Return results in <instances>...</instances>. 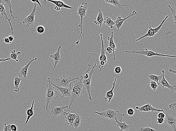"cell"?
<instances>
[{
	"instance_id": "obj_23",
	"label": "cell",
	"mask_w": 176,
	"mask_h": 131,
	"mask_svg": "<svg viewBox=\"0 0 176 131\" xmlns=\"http://www.w3.org/2000/svg\"><path fill=\"white\" fill-rule=\"evenodd\" d=\"M107 40L109 41V46L113 50V60H116V58L115 56V51L117 50V46L114 41L113 39V31L111 32V37H108L107 38Z\"/></svg>"
},
{
	"instance_id": "obj_26",
	"label": "cell",
	"mask_w": 176,
	"mask_h": 131,
	"mask_svg": "<svg viewBox=\"0 0 176 131\" xmlns=\"http://www.w3.org/2000/svg\"><path fill=\"white\" fill-rule=\"evenodd\" d=\"M34 102H35V101H34V100H33L31 107L27 110L26 112L27 118L26 121H25L26 124H27L28 122H29V120L34 115Z\"/></svg>"
},
{
	"instance_id": "obj_28",
	"label": "cell",
	"mask_w": 176,
	"mask_h": 131,
	"mask_svg": "<svg viewBox=\"0 0 176 131\" xmlns=\"http://www.w3.org/2000/svg\"><path fill=\"white\" fill-rule=\"evenodd\" d=\"M47 1L51 2V3L55 4L56 6L59 7L60 8H64L68 9H73V7L67 5L65 4V3L62 1H50V0H48Z\"/></svg>"
},
{
	"instance_id": "obj_24",
	"label": "cell",
	"mask_w": 176,
	"mask_h": 131,
	"mask_svg": "<svg viewBox=\"0 0 176 131\" xmlns=\"http://www.w3.org/2000/svg\"><path fill=\"white\" fill-rule=\"evenodd\" d=\"M0 13H1V15L2 16H5L6 19L8 20V23L9 24L10 26L11 27V35H13V26L12 25L11 23V20L8 18L7 16V13H6L5 10V8L3 3H0Z\"/></svg>"
},
{
	"instance_id": "obj_9",
	"label": "cell",
	"mask_w": 176,
	"mask_h": 131,
	"mask_svg": "<svg viewBox=\"0 0 176 131\" xmlns=\"http://www.w3.org/2000/svg\"><path fill=\"white\" fill-rule=\"evenodd\" d=\"M165 115L164 122L167 126L171 127L174 131L176 130V112L173 113H169L164 112Z\"/></svg>"
},
{
	"instance_id": "obj_11",
	"label": "cell",
	"mask_w": 176,
	"mask_h": 131,
	"mask_svg": "<svg viewBox=\"0 0 176 131\" xmlns=\"http://www.w3.org/2000/svg\"><path fill=\"white\" fill-rule=\"evenodd\" d=\"M68 108V106H52L50 115L53 118H56L61 115H65L66 113L64 110Z\"/></svg>"
},
{
	"instance_id": "obj_18",
	"label": "cell",
	"mask_w": 176,
	"mask_h": 131,
	"mask_svg": "<svg viewBox=\"0 0 176 131\" xmlns=\"http://www.w3.org/2000/svg\"><path fill=\"white\" fill-rule=\"evenodd\" d=\"M78 113H79V112H77L76 113H72L69 112L66 113L65 115V117L67 124L73 127L74 119Z\"/></svg>"
},
{
	"instance_id": "obj_37",
	"label": "cell",
	"mask_w": 176,
	"mask_h": 131,
	"mask_svg": "<svg viewBox=\"0 0 176 131\" xmlns=\"http://www.w3.org/2000/svg\"><path fill=\"white\" fill-rule=\"evenodd\" d=\"M122 70L120 66H117L115 68L114 72L115 74H120L121 73Z\"/></svg>"
},
{
	"instance_id": "obj_4",
	"label": "cell",
	"mask_w": 176,
	"mask_h": 131,
	"mask_svg": "<svg viewBox=\"0 0 176 131\" xmlns=\"http://www.w3.org/2000/svg\"><path fill=\"white\" fill-rule=\"evenodd\" d=\"M88 7V5L87 3L83 2L79 6V7L77 8L78 12H77V15H79L80 18V24L78 25V26L80 29V33L78 40L76 42V45L77 46H78L79 45L80 38H81L82 34L83 33L82 24L83 19H84V17L86 16Z\"/></svg>"
},
{
	"instance_id": "obj_44",
	"label": "cell",
	"mask_w": 176,
	"mask_h": 131,
	"mask_svg": "<svg viewBox=\"0 0 176 131\" xmlns=\"http://www.w3.org/2000/svg\"><path fill=\"white\" fill-rule=\"evenodd\" d=\"M176 103H172L170 104L169 106V108L171 109H174L176 108Z\"/></svg>"
},
{
	"instance_id": "obj_42",
	"label": "cell",
	"mask_w": 176,
	"mask_h": 131,
	"mask_svg": "<svg viewBox=\"0 0 176 131\" xmlns=\"http://www.w3.org/2000/svg\"><path fill=\"white\" fill-rule=\"evenodd\" d=\"M165 119L157 118V123L159 124H162L164 122Z\"/></svg>"
},
{
	"instance_id": "obj_49",
	"label": "cell",
	"mask_w": 176,
	"mask_h": 131,
	"mask_svg": "<svg viewBox=\"0 0 176 131\" xmlns=\"http://www.w3.org/2000/svg\"><path fill=\"white\" fill-rule=\"evenodd\" d=\"M11 59L9 57L5 59H1L0 58V63L3 62H5V61H8L10 60Z\"/></svg>"
},
{
	"instance_id": "obj_27",
	"label": "cell",
	"mask_w": 176,
	"mask_h": 131,
	"mask_svg": "<svg viewBox=\"0 0 176 131\" xmlns=\"http://www.w3.org/2000/svg\"><path fill=\"white\" fill-rule=\"evenodd\" d=\"M117 123V126L120 128L119 131H127L130 129L131 126L127 124L125 122H122V121H119L115 120Z\"/></svg>"
},
{
	"instance_id": "obj_30",
	"label": "cell",
	"mask_w": 176,
	"mask_h": 131,
	"mask_svg": "<svg viewBox=\"0 0 176 131\" xmlns=\"http://www.w3.org/2000/svg\"><path fill=\"white\" fill-rule=\"evenodd\" d=\"M22 79L20 77L16 76L14 78V91L15 92H18L20 91L19 86Z\"/></svg>"
},
{
	"instance_id": "obj_20",
	"label": "cell",
	"mask_w": 176,
	"mask_h": 131,
	"mask_svg": "<svg viewBox=\"0 0 176 131\" xmlns=\"http://www.w3.org/2000/svg\"><path fill=\"white\" fill-rule=\"evenodd\" d=\"M100 38H101V53L99 56L100 61H103L106 63L107 62V57L106 56V51L105 49L104 42L102 38V34L101 33L100 34Z\"/></svg>"
},
{
	"instance_id": "obj_40",
	"label": "cell",
	"mask_w": 176,
	"mask_h": 131,
	"mask_svg": "<svg viewBox=\"0 0 176 131\" xmlns=\"http://www.w3.org/2000/svg\"><path fill=\"white\" fill-rule=\"evenodd\" d=\"M165 112V111H164ZM164 112H160L158 113V114L157 115V117L158 118H161L165 119V115Z\"/></svg>"
},
{
	"instance_id": "obj_47",
	"label": "cell",
	"mask_w": 176,
	"mask_h": 131,
	"mask_svg": "<svg viewBox=\"0 0 176 131\" xmlns=\"http://www.w3.org/2000/svg\"><path fill=\"white\" fill-rule=\"evenodd\" d=\"M31 1L33 3H36V4H38L40 7H41V3H40V1H38V0H36V1H32V0H31Z\"/></svg>"
},
{
	"instance_id": "obj_38",
	"label": "cell",
	"mask_w": 176,
	"mask_h": 131,
	"mask_svg": "<svg viewBox=\"0 0 176 131\" xmlns=\"http://www.w3.org/2000/svg\"><path fill=\"white\" fill-rule=\"evenodd\" d=\"M139 131H156L155 129H152L150 127H145L140 128Z\"/></svg>"
},
{
	"instance_id": "obj_39",
	"label": "cell",
	"mask_w": 176,
	"mask_h": 131,
	"mask_svg": "<svg viewBox=\"0 0 176 131\" xmlns=\"http://www.w3.org/2000/svg\"><path fill=\"white\" fill-rule=\"evenodd\" d=\"M127 114L129 116H133L134 114V111L132 108H129L128 109L127 111Z\"/></svg>"
},
{
	"instance_id": "obj_6",
	"label": "cell",
	"mask_w": 176,
	"mask_h": 131,
	"mask_svg": "<svg viewBox=\"0 0 176 131\" xmlns=\"http://www.w3.org/2000/svg\"><path fill=\"white\" fill-rule=\"evenodd\" d=\"M96 66V63H95L93 67L91 70H90V72H89V78L86 79H83L82 80V83L84 86L85 87L86 90L88 93V98L90 101L92 100V98L91 96V93H90V90H91V83L92 79V76L93 75L94 72V69L95 67Z\"/></svg>"
},
{
	"instance_id": "obj_46",
	"label": "cell",
	"mask_w": 176,
	"mask_h": 131,
	"mask_svg": "<svg viewBox=\"0 0 176 131\" xmlns=\"http://www.w3.org/2000/svg\"><path fill=\"white\" fill-rule=\"evenodd\" d=\"M106 51L109 54H111L113 53V50H112V49L111 47H110L109 46L107 48Z\"/></svg>"
},
{
	"instance_id": "obj_22",
	"label": "cell",
	"mask_w": 176,
	"mask_h": 131,
	"mask_svg": "<svg viewBox=\"0 0 176 131\" xmlns=\"http://www.w3.org/2000/svg\"><path fill=\"white\" fill-rule=\"evenodd\" d=\"M98 14L95 20L94 23L96 25H99L100 27H102V24L104 21L105 19L103 17V13L100 9H98Z\"/></svg>"
},
{
	"instance_id": "obj_15",
	"label": "cell",
	"mask_w": 176,
	"mask_h": 131,
	"mask_svg": "<svg viewBox=\"0 0 176 131\" xmlns=\"http://www.w3.org/2000/svg\"><path fill=\"white\" fill-rule=\"evenodd\" d=\"M50 82H51L52 85L56 89L60 92L62 94V96L60 99H62V98L65 97H71V95L70 94L71 87L70 86H69V87L68 88L61 87H58L57 85H55V84L52 83L51 80H50Z\"/></svg>"
},
{
	"instance_id": "obj_31",
	"label": "cell",
	"mask_w": 176,
	"mask_h": 131,
	"mask_svg": "<svg viewBox=\"0 0 176 131\" xmlns=\"http://www.w3.org/2000/svg\"><path fill=\"white\" fill-rule=\"evenodd\" d=\"M106 24V27L108 28L109 27L111 29H113V26L115 25L114 21L112 20V18L109 17H107L105 19L104 23Z\"/></svg>"
},
{
	"instance_id": "obj_8",
	"label": "cell",
	"mask_w": 176,
	"mask_h": 131,
	"mask_svg": "<svg viewBox=\"0 0 176 131\" xmlns=\"http://www.w3.org/2000/svg\"><path fill=\"white\" fill-rule=\"evenodd\" d=\"M76 78H72L66 75H63L60 78L55 79L57 86L65 88L69 87L71 83L75 80Z\"/></svg>"
},
{
	"instance_id": "obj_2",
	"label": "cell",
	"mask_w": 176,
	"mask_h": 131,
	"mask_svg": "<svg viewBox=\"0 0 176 131\" xmlns=\"http://www.w3.org/2000/svg\"><path fill=\"white\" fill-rule=\"evenodd\" d=\"M94 113L101 117H105L112 121H122L125 116V115L121 113L119 111L109 108L102 112L94 111Z\"/></svg>"
},
{
	"instance_id": "obj_48",
	"label": "cell",
	"mask_w": 176,
	"mask_h": 131,
	"mask_svg": "<svg viewBox=\"0 0 176 131\" xmlns=\"http://www.w3.org/2000/svg\"><path fill=\"white\" fill-rule=\"evenodd\" d=\"M3 131H9V130H8V127H7V123H4V125H3Z\"/></svg>"
},
{
	"instance_id": "obj_10",
	"label": "cell",
	"mask_w": 176,
	"mask_h": 131,
	"mask_svg": "<svg viewBox=\"0 0 176 131\" xmlns=\"http://www.w3.org/2000/svg\"><path fill=\"white\" fill-rule=\"evenodd\" d=\"M34 6L32 12L29 16L23 20V24H26L25 27L28 28L29 26L34 27L35 21V12L37 8L36 3H34Z\"/></svg>"
},
{
	"instance_id": "obj_32",
	"label": "cell",
	"mask_w": 176,
	"mask_h": 131,
	"mask_svg": "<svg viewBox=\"0 0 176 131\" xmlns=\"http://www.w3.org/2000/svg\"><path fill=\"white\" fill-rule=\"evenodd\" d=\"M21 52L20 51H18V52H16L15 50H13L11 51L10 55L9 58L12 60H13L16 62H19V60L18 59V56L21 55Z\"/></svg>"
},
{
	"instance_id": "obj_14",
	"label": "cell",
	"mask_w": 176,
	"mask_h": 131,
	"mask_svg": "<svg viewBox=\"0 0 176 131\" xmlns=\"http://www.w3.org/2000/svg\"><path fill=\"white\" fill-rule=\"evenodd\" d=\"M162 72L163 75L162 78V80L160 81L159 83V85H160L163 88H167V89H169L172 92H176V86L175 85L173 86L170 85V84H169V83L166 80L165 78V71L164 70H162Z\"/></svg>"
},
{
	"instance_id": "obj_19",
	"label": "cell",
	"mask_w": 176,
	"mask_h": 131,
	"mask_svg": "<svg viewBox=\"0 0 176 131\" xmlns=\"http://www.w3.org/2000/svg\"><path fill=\"white\" fill-rule=\"evenodd\" d=\"M105 2L106 3L115 6V7L120 8V9L123 10H124V8H123L124 7H131V8H133L132 6L129 5L122 4L118 0H116V1H115V0H108H108H106V1H105Z\"/></svg>"
},
{
	"instance_id": "obj_5",
	"label": "cell",
	"mask_w": 176,
	"mask_h": 131,
	"mask_svg": "<svg viewBox=\"0 0 176 131\" xmlns=\"http://www.w3.org/2000/svg\"><path fill=\"white\" fill-rule=\"evenodd\" d=\"M126 53H135L141 55L145 56L147 57H153V56H159V57H171V58H176L175 56L169 55H164L163 54H160L157 52H154V51L150 50L147 48L145 50L142 49L139 51H135L133 50L132 51L127 50L125 52Z\"/></svg>"
},
{
	"instance_id": "obj_17",
	"label": "cell",
	"mask_w": 176,
	"mask_h": 131,
	"mask_svg": "<svg viewBox=\"0 0 176 131\" xmlns=\"http://www.w3.org/2000/svg\"><path fill=\"white\" fill-rule=\"evenodd\" d=\"M62 48L61 45H60L57 48V50L53 55H51L50 56V58L52 59L54 61V68H55L57 67V66L59 63L60 61L61 60L60 54V50Z\"/></svg>"
},
{
	"instance_id": "obj_34",
	"label": "cell",
	"mask_w": 176,
	"mask_h": 131,
	"mask_svg": "<svg viewBox=\"0 0 176 131\" xmlns=\"http://www.w3.org/2000/svg\"><path fill=\"white\" fill-rule=\"evenodd\" d=\"M149 83H150V86L151 89L154 91H155L157 90L158 87V85L157 84V83L152 81H150L149 82Z\"/></svg>"
},
{
	"instance_id": "obj_13",
	"label": "cell",
	"mask_w": 176,
	"mask_h": 131,
	"mask_svg": "<svg viewBox=\"0 0 176 131\" xmlns=\"http://www.w3.org/2000/svg\"><path fill=\"white\" fill-rule=\"evenodd\" d=\"M138 13L135 10L133 11L132 13H131L128 16L124 18H122L121 16H119L117 19H115V26L117 29V31H119V29L121 28L122 26L123 25V23L127 19H129L130 17L133 16L134 15H136Z\"/></svg>"
},
{
	"instance_id": "obj_3",
	"label": "cell",
	"mask_w": 176,
	"mask_h": 131,
	"mask_svg": "<svg viewBox=\"0 0 176 131\" xmlns=\"http://www.w3.org/2000/svg\"><path fill=\"white\" fill-rule=\"evenodd\" d=\"M48 84L46 85L47 87V91H46V100H45V108L46 111H48L49 105L50 102H53L58 97L59 94L55 89L54 87L51 84L50 82L51 79L48 78Z\"/></svg>"
},
{
	"instance_id": "obj_25",
	"label": "cell",
	"mask_w": 176,
	"mask_h": 131,
	"mask_svg": "<svg viewBox=\"0 0 176 131\" xmlns=\"http://www.w3.org/2000/svg\"><path fill=\"white\" fill-rule=\"evenodd\" d=\"M0 3H5L6 5L8 6V7H9V11L8 13H7V14H11V16L10 17L9 19L11 20V18H13V19H14V18H17V16H13V13L14 12L12 10V5H14V3H12L11 2V0H9V1H6V0H0Z\"/></svg>"
},
{
	"instance_id": "obj_41",
	"label": "cell",
	"mask_w": 176,
	"mask_h": 131,
	"mask_svg": "<svg viewBox=\"0 0 176 131\" xmlns=\"http://www.w3.org/2000/svg\"><path fill=\"white\" fill-rule=\"evenodd\" d=\"M10 127L12 131H18V127L15 125H10Z\"/></svg>"
},
{
	"instance_id": "obj_35",
	"label": "cell",
	"mask_w": 176,
	"mask_h": 131,
	"mask_svg": "<svg viewBox=\"0 0 176 131\" xmlns=\"http://www.w3.org/2000/svg\"><path fill=\"white\" fill-rule=\"evenodd\" d=\"M168 7L170 8L171 12L172 14V17L171 18H172V20L174 22L175 24H176V10H175L173 9L171 7L170 5H168Z\"/></svg>"
},
{
	"instance_id": "obj_29",
	"label": "cell",
	"mask_w": 176,
	"mask_h": 131,
	"mask_svg": "<svg viewBox=\"0 0 176 131\" xmlns=\"http://www.w3.org/2000/svg\"><path fill=\"white\" fill-rule=\"evenodd\" d=\"M83 122V119L78 113L77 114L76 117L74 119V123H73V127H74L76 130H77L79 127L82 125Z\"/></svg>"
},
{
	"instance_id": "obj_43",
	"label": "cell",
	"mask_w": 176,
	"mask_h": 131,
	"mask_svg": "<svg viewBox=\"0 0 176 131\" xmlns=\"http://www.w3.org/2000/svg\"><path fill=\"white\" fill-rule=\"evenodd\" d=\"M7 37H8V40H9L11 44V43L13 42V41H14V36H13V35H8Z\"/></svg>"
},
{
	"instance_id": "obj_45",
	"label": "cell",
	"mask_w": 176,
	"mask_h": 131,
	"mask_svg": "<svg viewBox=\"0 0 176 131\" xmlns=\"http://www.w3.org/2000/svg\"><path fill=\"white\" fill-rule=\"evenodd\" d=\"M3 41L5 43L8 44H11V43L10 42L9 40H8V37H5L3 39Z\"/></svg>"
},
{
	"instance_id": "obj_50",
	"label": "cell",
	"mask_w": 176,
	"mask_h": 131,
	"mask_svg": "<svg viewBox=\"0 0 176 131\" xmlns=\"http://www.w3.org/2000/svg\"><path fill=\"white\" fill-rule=\"evenodd\" d=\"M169 72L171 73H172L175 74H176V71L173 70L172 68H169Z\"/></svg>"
},
{
	"instance_id": "obj_51",
	"label": "cell",
	"mask_w": 176,
	"mask_h": 131,
	"mask_svg": "<svg viewBox=\"0 0 176 131\" xmlns=\"http://www.w3.org/2000/svg\"><path fill=\"white\" fill-rule=\"evenodd\" d=\"M54 9H55V10L57 11H59V10H60L61 8L59 7H57V6H55V7H54Z\"/></svg>"
},
{
	"instance_id": "obj_1",
	"label": "cell",
	"mask_w": 176,
	"mask_h": 131,
	"mask_svg": "<svg viewBox=\"0 0 176 131\" xmlns=\"http://www.w3.org/2000/svg\"><path fill=\"white\" fill-rule=\"evenodd\" d=\"M83 75L77 77L76 79L71 83L70 94L71 95L68 108L70 109L75 102L78 101L80 96L82 95L86 91V89L82 83Z\"/></svg>"
},
{
	"instance_id": "obj_33",
	"label": "cell",
	"mask_w": 176,
	"mask_h": 131,
	"mask_svg": "<svg viewBox=\"0 0 176 131\" xmlns=\"http://www.w3.org/2000/svg\"><path fill=\"white\" fill-rule=\"evenodd\" d=\"M162 74L160 76H157L153 74H150L148 76V77L150 78V81H152L156 82L158 85L160 81L162 80Z\"/></svg>"
},
{
	"instance_id": "obj_36",
	"label": "cell",
	"mask_w": 176,
	"mask_h": 131,
	"mask_svg": "<svg viewBox=\"0 0 176 131\" xmlns=\"http://www.w3.org/2000/svg\"><path fill=\"white\" fill-rule=\"evenodd\" d=\"M36 30L39 34H43L45 31V27L43 26L39 25L36 28Z\"/></svg>"
},
{
	"instance_id": "obj_12",
	"label": "cell",
	"mask_w": 176,
	"mask_h": 131,
	"mask_svg": "<svg viewBox=\"0 0 176 131\" xmlns=\"http://www.w3.org/2000/svg\"><path fill=\"white\" fill-rule=\"evenodd\" d=\"M136 109L139 112H149V111H152V112H164V111L163 109H159L155 108L153 107L151 104L148 103L144 105L141 106H136Z\"/></svg>"
},
{
	"instance_id": "obj_7",
	"label": "cell",
	"mask_w": 176,
	"mask_h": 131,
	"mask_svg": "<svg viewBox=\"0 0 176 131\" xmlns=\"http://www.w3.org/2000/svg\"><path fill=\"white\" fill-rule=\"evenodd\" d=\"M168 16H166L165 18L163 19L162 21V23H161L158 26V27L155 28H153L151 26H150L148 28V30L147 33H146L145 35H143V36L137 39L136 41V42L139 41V40H142V39L144 38L147 37H152L156 35V34L157 33H158L160 29L162 27L163 25L164 24L165 21L167 20V19H168Z\"/></svg>"
},
{
	"instance_id": "obj_21",
	"label": "cell",
	"mask_w": 176,
	"mask_h": 131,
	"mask_svg": "<svg viewBox=\"0 0 176 131\" xmlns=\"http://www.w3.org/2000/svg\"><path fill=\"white\" fill-rule=\"evenodd\" d=\"M116 82H117V79L115 78L114 79V83L113 84V87L112 89L108 91L106 93V96L105 97V101L106 102H107V100H108V103L109 104L112 101V99L113 98L114 96V93H113V90L115 86Z\"/></svg>"
},
{
	"instance_id": "obj_16",
	"label": "cell",
	"mask_w": 176,
	"mask_h": 131,
	"mask_svg": "<svg viewBox=\"0 0 176 131\" xmlns=\"http://www.w3.org/2000/svg\"><path fill=\"white\" fill-rule=\"evenodd\" d=\"M37 57H35L33 59L29 61L25 66L21 68L19 73V77L20 78L21 77H23L24 79H26L29 66L31 64L32 62L34 61H37Z\"/></svg>"
}]
</instances>
